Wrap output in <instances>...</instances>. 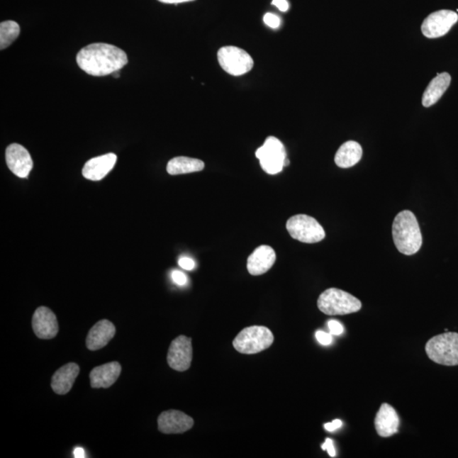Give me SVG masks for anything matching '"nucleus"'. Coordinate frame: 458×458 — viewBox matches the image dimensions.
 Segmentation results:
<instances>
[{
	"instance_id": "obj_31",
	"label": "nucleus",
	"mask_w": 458,
	"mask_h": 458,
	"mask_svg": "<svg viewBox=\"0 0 458 458\" xmlns=\"http://www.w3.org/2000/svg\"><path fill=\"white\" fill-rule=\"evenodd\" d=\"M272 4L283 12L287 11L289 8L287 0H273V3Z\"/></svg>"
},
{
	"instance_id": "obj_20",
	"label": "nucleus",
	"mask_w": 458,
	"mask_h": 458,
	"mask_svg": "<svg viewBox=\"0 0 458 458\" xmlns=\"http://www.w3.org/2000/svg\"><path fill=\"white\" fill-rule=\"evenodd\" d=\"M452 77L447 72L440 73L430 82L423 95L422 104L425 107H430L439 101L450 86Z\"/></svg>"
},
{
	"instance_id": "obj_29",
	"label": "nucleus",
	"mask_w": 458,
	"mask_h": 458,
	"mask_svg": "<svg viewBox=\"0 0 458 458\" xmlns=\"http://www.w3.org/2000/svg\"><path fill=\"white\" fill-rule=\"evenodd\" d=\"M322 449L323 451H328V455H330L331 457H335V449L334 447V443H333V440L331 439H326V442L323 445Z\"/></svg>"
},
{
	"instance_id": "obj_12",
	"label": "nucleus",
	"mask_w": 458,
	"mask_h": 458,
	"mask_svg": "<svg viewBox=\"0 0 458 458\" xmlns=\"http://www.w3.org/2000/svg\"><path fill=\"white\" fill-rule=\"evenodd\" d=\"M193 426L194 419L177 410L163 412L158 418V430L163 434H182Z\"/></svg>"
},
{
	"instance_id": "obj_3",
	"label": "nucleus",
	"mask_w": 458,
	"mask_h": 458,
	"mask_svg": "<svg viewBox=\"0 0 458 458\" xmlns=\"http://www.w3.org/2000/svg\"><path fill=\"white\" fill-rule=\"evenodd\" d=\"M318 306L324 314L336 316L358 312L362 308V302L351 294L331 288L326 289L318 297Z\"/></svg>"
},
{
	"instance_id": "obj_6",
	"label": "nucleus",
	"mask_w": 458,
	"mask_h": 458,
	"mask_svg": "<svg viewBox=\"0 0 458 458\" xmlns=\"http://www.w3.org/2000/svg\"><path fill=\"white\" fill-rule=\"evenodd\" d=\"M286 228L293 239L306 244L318 243L326 236L321 224L305 214L293 216L288 220Z\"/></svg>"
},
{
	"instance_id": "obj_13",
	"label": "nucleus",
	"mask_w": 458,
	"mask_h": 458,
	"mask_svg": "<svg viewBox=\"0 0 458 458\" xmlns=\"http://www.w3.org/2000/svg\"><path fill=\"white\" fill-rule=\"evenodd\" d=\"M33 328L38 338L53 339L59 331L57 318L50 309L40 306L33 314Z\"/></svg>"
},
{
	"instance_id": "obj_26",
	"label": "nucleus",
	"mask_w": 458,
	"mask_h": 458,
	"mask_svg": "<svg viewBox=\"0 0 458 458\" xmlns=\"http://www.w3.org/2000/svg\"><path fill=\"white\" fill-rule=\"evenodd\" d=\"M328 328H330L332 335H340L344 332L342 324L335 320L328 322Z\"/></svg>"
},
{
	"instance_id": "obj_25",
	"label": "nucleus",
	"mask_w": 458,
	"mask_h": 458,
	"mask_svg": "<svg viewBox=\"0 0 458 458\" xmlns=\"http://www.w3.org/2000/svg\"><path fill=\"white\" fill-rule=\"evenodd\" d=\"M172 281L176 284H178L179 286H184L186 284L188 283V278L183 272L175 270L172 273Z\"/></svg>"
},
{
	"instance_id": "obj_28",
	"label": "nucleus",
	"mask_w": 458,
	"mask_h": 458,
	"mask_svg": "<svg viewBox=\"0 0 458 458\" xmlns=\"http://www.w3.org/2000/svg\"><path fill=\"white\" fill-rule=\"evenodd\" d=\"M179 265L184 270L191 271L196 267V262L193 259L184 257L179 259Z\"/></svg>"
},
{
	"instance_id": "obj_22",
	"label": "nucleus",
	"mask_w": 458,
	"mask_h": 458,
	"mask_svg": "<svg viewBox=\"0 0 458 458\" xmlns=\"http://www.w3.org/2000/svg\"><path fill=\"white\" fill-rule=\"evenodd\" d=\"M204 168L205 163L201 160L179 157L170 160L167 163V171L170 175H179L201 172Z\"/></svg>"
},
{
	"instance_id": "obj_30",
	"label": "nucleus",
	"mask_w": 458,
	"mask_h": 458,
	"mask_svg": "<svg viewBox=\"0 0 458 458\" xmlns=\"http://www.w3.org/2000/svg\"><path fill=\"white\" fill-rule=\"evenodd\" d=\"M341 426H342V422H341L340 419H335V420L332 423H327L324 425L325 430L330 432L338 430Z\"/></svg>"
},
{
	"instance_id": "obj_5",
	"label": "nucleus",
	"mask_w": 458,
	"mask_h": 458,
	"mask_svg": "<svg viewBox=\"0 0 458 458\" xmlns=\"http://www.w3.org/2000/svg\"><path fill=\"white\" fill-rule=\"evenodd\" d=\"M274 341L273 333L264 326H250L244 328L233 341L237 352L252 355L269 349Z\"/></svg>"
},
{
	"instance_id": "obj_4",
	"label": "nucleus",
	"mask_w": 458,
	"mask_h": 458,
	"mask_svg": "<svg viewBox=\"0 0 458 458\" xmlns=\"http://www.w3.org/2000/svg\"><path fill=\"white\" fill-rule=\"evenodd\" d=\"M425 351L431 361L444 366L458 365V334L447 332L428 341Z\"/></svg>"
},
{
	"instance_id": "obj_34",
	"label": "nucleus",
	"mask_w": 458,
	"mask_h": 458,
	"mask_svg": "<svg viewBox=\"0 0 458 458\" xmlns=\"http://www.w3.org/2000/svg\"><path fill=\"white\" fill-rule=\"evenodd\" d=\"M113 76L116 77V79H118V77H120L119 72H114Z\"/></svg>"
},
{
	"instance_id": "obj_11",
	"label": "nucleus",
	"mask_w": 458,
	"mask_h": 458,
	"mask_svg": "<svg viewBox=\"0 0 458 458\" xmlns=\"http://www.w3.org/2000/svg\"><path fill=\"white\" fill-rule=\"evenodd\" d=\"M6 159L9 169L21 179H27L32 171L33 163L27 149L18 144L9 145Z\"/></svg>"
},
{
	"instance_id": "obj_15",
	"label": "nucleus",
	"mask_w": 458,
	"mask_h": 458,
	"mask_svg": "<svg viewBox=\"0 0 458 458\" xmlns=\"http://www.w3.org/2000/svg\"><path fill=\"white\" fill-rule=\"evenodd\" d=\"M374 425L376 431L381 437H391L398 432L400 419L394 408L383 403L376 415Z\"/></svg>"
},
{
	"instance_id": "obj_32",
	"label": "nucleus",
	"mask_w": 458,
	"mask_h": 458,
	"mask_svg": "<svg viewBox=\"0 0 458 458\" xmlns=\"http://www.w3.org/2000/svg\"><path fill=\"white\" fill-rule=\"evenodd\" d=\"M73 453H74V457L76 458L86 457L85 451L82 447H77Z\"/></svg>"
},
{
	"instance_id": "obj_17",
	"label": "nucleus",
	"mask_w": 458,
	"mask_h": 458,
	"mask_svg": "<svg viewBox=\"0 0 458 458\" xmlns=\"http://www.w3.org/2000/svg\"><path fill=\"white\" fill-rule=\"evenodd\" d=\"M115 335L114 324L106 319H103L94 324L91 330H89L86 345L90 351H97V350L105 347L113 339Z\"/></svg>"
},
{
	"instance_id": "obj_33",
	"label": "nucleus",
	"mask_w": 458,
	"mask_h": 458,
	"mask_svg": "<svg viewBox=\"0 0 458 458\" xmlns=\"http://www.w3.org/2000/svg\"><path fill=\"white\" fill-rule=\"evenodd\" d=\"M158 1L164 4H181L194 1V0H158Z\"/></svg>"
},
{
	"instance_id": "obj_1",
	"label": "nucleus",
	"mask_w": 458,
	"mask_h": 458,
	"mask_svg": "<svg viewBox=\"0 0 458 458\" xmlns=\"http://www.w3.org/2000/svg\"><path fill=\"white\" fill-rule=\"evenodd\" d=\"M128 62L127 54L118 47L96 43L82 49L77 55V63L88 74L104 77L113 74Z\"/></svg>"
},
{
	"instance_id": "obj_23",
	"label": "nucleus",
	"mask_w": 458,
	"mask_h": 458,
	"mask_svg": "<svg viewBox=\"0 0 458 458\" xmlns=\"http://www.w3.org/2000/svg\"><path fill=\"white\" fill-rule=\"evenodd\" d=\"M20 34L18 23L13 21H3L0 24V50H3L10 46Z\"/></svg>"
},
{
	"instance_id": "obj_21",
	"label": "nucleus",
	"mask_w": 458,
	"mask_h": 458,
	"mask_svg": "<svg viewBox=\"0 0 458 458\" xmlns=\"http://www.w3.org/2000/svg\"><path fill=\"white\" fill-rule=\"evenodd\" d=\"M362 155V146L356 141H348L337 151L335 162L339 167L349 168L359 162Z\"/></svg>"
},
{
	"instance_id": "obj_10",
	"label": "nucleus",
	"mask_w": 458,
	"mask_h": 458,
	"mask_svg": "<svg viewBox=\"0 0 458 458\" xmlns=\"http://www.w3.org/2000/svg\"><path fill=\"white\" fill-rule=\"evenodd\" d=\"M193 359L192 339L180 335L172 340L167 354L171 369L179 372L188 370Z\"/></svg>"
},
{
	"instance_id": "obj_14",
	"label": "nucleus",
	"mask_w": 458,
	"mask_h": 458,
	"mask_svg": "<svg viewBox=\"0 0 458 458\" xmlns=\"http://www.w3.org/2000/svg\"><path fill=\"white\" fill-rule=\"evenodd\" d=\"M276 253L269 245H261L250 255L247 269L253 276L262 275L269 272L276 262Z\"/></svg>"
},
{
	"instance_id": "obj_9",
	"label": "nucleus",
	"mask_w": 458,
	"mask_h": 458,
	"mask_svg": "<svg viewBox=\"0 0 458 458\" xmlns=\"http://www.w3.org/2000/svg\"><path fill=\"white\" fill-rule=\"evenodd\" d=\"M458 21L456 12L442 10L432 13L422 24L423 35L429 38H436L446 35Z\"/></svg>"
},
{
	"instance_id": "obj_2",
	"label": "nucleus",
	"mask_w": 458,
	"mask_h": 458,
	"mask_svg": "<svg viewBox=\"0 0 458 458\" xmlns=\"http://www.w3.org/2000/svg\"><path fill=\"white\" fill-rule=\"evenodd\" d=\"M392 236L397 250L406 256H412L420 250L422 233L411 211L405 210L397 214L392 224Z\"/></svg>"
},
{
	"instance_id": "obj_18",
	"label": "nucleus",
	"mask_w": 458,
	"mask_h": 458,
	"mask_svg": "<svg viewBox=\"0 0 458 458\" xmlns=\"http://www.w3.org/2000/svg\"><path fill=\"white\" fill-rule=\"evenodd\" d=\"M122 367L118 362H109L94 367L90 373V384L92 388H109L118 379Z\"/></svg>"
},
{
	"instance_id": "obj_7",
	"label": "nucleus",
	"mask_w": 458,
	"mask_h": 458,
	"mask_svg": "<svg viewBox=\"0 0 458 458\" xmlns=\"http://www.w3.org/2000/svg\"><path fill=\"white\" fill-rule=\"evenodd\" d=\"M256 157L260 161L263 171L270 175L282 172L285 160L287 159L283 143L273 136L267 138L264 145L257 150Z\"/></svg>"
},
{
	"instance_id": "obj_19",
	"label": "nucleus",
	"mask_w": 458,
	"mask_h": 458,
	"mask_svg": "<svg viewBox=\"0 0 458 458\" xmlns=\"http://www.w3.org/2000/svg\"><path fill=\"white\" fill-rule=\"evenodd\" d=\"M79 372V366L73 362L64 365L56 371L51 379V387L56 394H67L72 390Z\"/></svg>"
},
{
	"instance_id": "obj_8",
	"label": "nucleus",
	"mask_w": 458,
	"mask_h": 458,
	"mask_svg": "<svg viewBox=\"0 0 458 458\" xmlns=\"http://www.w3.org/2000/svg\"><path fill=\"white\" fill-rule=\"evenodd\" d=\"M218 62L224 71L232 76H242L249 72L254 62L247 52L235 46L221 48L218 53Z\"/></svg>"
},
{
	"instance_id": "obj_16",
	"label": "nucleus",
	"mask_w": 458,
	"mask_h": 458,
	"mask_svg": "<svg viewBox=\"0 0 458 458\" xmlns=\"http://www.w3.org/2000/svg\"><path fill=\"white\" fill-rule=\"evenodd\" d=\"M116 160H118V157L113 153L90 159L83 168L84 178L92 181L103 179L113 169Z\"/></svg>"
},
{
	"instance_id": "obj_24",
	"label": "nucleus",
	"mask_w": 458,
	"mask_h": 458,
	"mask_svg": "<svg viewBox=\"0 0 458 458\" xmlns=\"http://www.w3.org/2000/svg\"><path fill=\"white\" fill-rule=\"evenodd\" d=\"M263 21L267 26H269V28L277 29L279 28L281 20L278 16L272 14V13H267V14L263 17Z\"/></svg>"
},
{
	"instance_id": "obj_27",
	"label": "nucleus",
	"mask_w": 458,
	"mask_h": 458,
	"mask_svg": "<svg viewBox=\"0 0 458 458\" xmlns=\"http://www.w3.org/2000/svg\"><path fill=\"white\" fill-rule=\"evenodd\" d=\"M316 338L318 342L323 345H330L333 342L332 335L326 332L318 331Z\"/></svg>"
}]
</instances>
